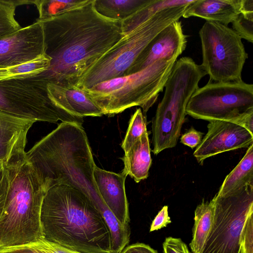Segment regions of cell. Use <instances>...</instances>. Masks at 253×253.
<instances>
[{
  "label": "cell",
  "mask_w": 253,
  "mask_h": 253,
  "mask_svg": "<svg viewBox=\"0 0 253 253\" xmlns=\"http://www.w3.org/2000/svg\"><path fill=\"white\" fill-rule=\"evenodd\" d=\"M91 3L39 21L42 25L48 69L31 79L46 88L51 83L76 86L88 69L123 37L122 21L104 17Z\"/></svg>",
  "instance_id": "cell-1"
},
{
  "label": "cell",
  "mask_w": 253,
  "mask_h": 253,
  "mask_svg": "<svg viewBox=\"0 0 253 253\" xmlns=\"http://www.w3.org/2000/svg\"><path fill=\"white\" fill-rule=\"evenodd\" d=\"M45 184L44 239L80 253H113L110 230L90 200L72 185L56 180Z\"/></svg>",
  "instance_id": "cell-2"
},
{
  "label": "cell",
  "mask_w": 253,
  "mask_h": 253,
  "mask_svg": "<svg viewBox=\"0 0 253 253\" xmlns=\"http://www.w3.org/2000/svg\"><path fill=\"white\" fill-rule=\"evenodd\" d=\"M6 168L8 186L0 220V247L43 239L41 212L45 191L42 179L27 158Z\"/></svg>",
  "instance_id": "cell-3"
},
{
  "label": "cell",
  "mask_w": 253,
  "mask_h": 253,
  "mask_svg": "<svg viewBox=\"0 0 253 253\" xmlns=\"http://www.w3.org/2000/svg\"><path fill=\"white\" fill-rule=\"evenodd\" d=\"M176 59L159 60L144 69L106 81L83 89L102 110L112 116L133 106L144 113L156 102Z\"/></svg>",
  "instance_id": "cell-4"
},
{
  "label": "cell",
  "mask_w": 253,
  "mask_h": 253,
  "mask_svg": "<svg viewBox=\"0 0 253 253\" xmlns=\"http://www.w3.org/2000/svg\"><path fill=\"white\" fill-rule=\"evenodd\" d=\"M206 73L190 57L176 61L166 83L163 97L152 120V152L175 147L185 120L186 108Z\"/></svg>",
  "instance_id": "cell-5"
},
{
  "label": "cell",
  "mask_w": 253,
  "mask_h": 253,
  "mask_svg": "<svg viewBox=\"0 0 253 253\" xmlns=\"http://www.w3.org/2000/svg\"><path fill=\"white\" fill-rule=\"evenodd\" d=\"M188 5L157 12L124 35L86 72L76 87L87 89L103 82L124 76L150 42L182 17Z\"/></svg>",
  "instance_id": "cell-6"
},
{
  "label": "cell",
  "mask_w": 253,
  "mask_h": 253,
  "mask_svg": "<svg viewBox=\"0 0 253 253\" xmlns=\"http://www.w3.org/2000/svg\"><path fill=\"white\" fill-rule=\"evenodd\" d=\"M186 113L196 119L234 123L253 133V84L209 82L192 95Z\"/></svg>",
  "instance_id": "cell-7"
},
{
  "label": "cell",
  "mask_w": 253,
  "mask_h": 253,
  "mask_svg": "<svg viewBox=\"0 0 253 253\" xmlns=\"http://www.w3.org/2000/svg\"><path fill=\"white\" fill-rule=\"evenodd\" d=\"M202 51L201 67L209 82H237L248 53L242 39L233 30L219 23L206 21L199 32Z\"/></svg>",
  "instance_id": "cell-8"
},
{
  "label": "cell",
  "mask_w": 253,
  "mask_h": 253,
  "mask_svg": "<svg viewBox=\"0 0 253 253\" xmlns=\"http://www.w3.org/2000/svg\"><path fill=\"white\" fill-rule=\"evenodd\" d=\"M211 230L201 253H239L242 231L253 212V183L213 197Z\"/></svg>",
  "instance_id": "cell-9"
},
{
  "label": "cell",
  "mask_w": 253,
  "mask_h": 253,
  "mask_svg": "<svg viewBox=\"0 0 253 253\" xmlns=\"http://www.w3.org/2000/svg\"><path fill=\"white\" fill-rule=\"evenodd\" d=\"M0 110L19 118L37 122L76 124L83 118L67 115L56 108L46 89L32 79L0 81Z\"/></svg>",
  "instance_id": "cell-10"
},
{
  "label": "cell",
  "mask_w": 253,
  "mask_h": 253,
  "mask_svg": "<svg viewBox=\"0 0 253 253\" xmlns=\"http://www.w3.org/2000/svg\"><path fill=\"white\" fill-rule=\"evenodd\" d=\"M44 53V33L40 22L0 38V68L24 63Z\"/></svg>",
  "instance_id": "cell-11"
},
{
  "label": "cell",
  "mask_w": 253,
  "mask_h": 253,
  "mask_svg": "<svg viewBox=\"0 0 253 253\" xmlns=\"http://www.w3.org/2000/svg\"><path fill=\"white\" fill-rule=\"evenodd\" d=\"M208 132L194 152L202 164L208 158L219 153L249 147L253 142V134L243 126L231 122L211 121Z\"/></svg>",
  "instance_id": "cell-12"
},
{
  "label": "cell",
  "mask_w": 253,
  "mask_h": 253,
  "mask_svg": "<svg viewBox=\"0 0 253 253\" xmlns=\"http://www.w3.org/2000/svg\"><path fill=\"white\" fill-rule=\"evenodd\" d=\"M187 42L181 22H172L150 42L125 76L139 72L159 60L177 59L185 49Z\"/></svg>",
  "instance_id": "cell-13"
},
{
  "label": "cell",
  "mask_w": 253,
  "mask_h": 253,
  "mask_svg": "<svg viewBox=\"0 0 253 253\" xmlns=\"http://www.w3.org/2000/svg\"><path fill=\"white\" fill-rule=\"evenodd\" d=\"M35 123L0 110V160L5 167L26 159L27 136Z\"/></svg>",
  "instance_id": "cell-14"
},
{
  "label": "cell",
  "mask_w": 253,
  "mask_h": 253,
  "mask_svg": "<svg viewBox=\"0 0 253 253\" xmlns=\"http://www.w3.org/2000/svg\"><path fill=\"white\" fill-rule=\"evenodd\" d=\"M93 178L105 204L124 226H129L128 204L126 194L125 180L122 172L116 173L98 168L93 169Z\"/></svg>",
  "instance_id": "cell-15"
},
{
  "label": "cell",
  "mask_w": 253,
  "mask_h": 253,
  "mask_svg": "<svg viewBox=\"0 0 253 253\" xmlns=\"http://www.w3.org/2000/svg\"><path fill=\"white\" fill-rule=\"evenodd\" d=\"M48 98L60 111L79 118L101 117L102 110L85 91L78 87H63L48 83L45 85Z\"/></svg>",
  "instance_id": "cell-16"
},
{
  "label": "cell",
  "mask_w": 253,
  "mask_h": 253,
  "mask_svg": "<svg viewBox=\"0 0 253 253\" xmlns=\"http://www.w3.org/2000/svg\"><path fill=\"white\" fill-rule=\"evenodd\" d=\"M240 2L241 0H194L182 17H197L228 26L240 13Z\"/></svg>",
  "instance_id": "cell-17"
},
{
  "label": "cell",
  "mask_w": 253,
  "mask_h": 253,
  "mask_svg": "<svg viewBox=\"0 0 253 253\" xmlns=\"http://www.w3.org/2000/svg\"><path fill=\"white\" fill-rule=\"evenodd\" d=\"M150 150L148 133L146 131L122 158L124 164L122 172L126 176L129 175L137 183L146 179L152 164Z\"/></svg>",
  "instance_id": "cell-18"
},
{
  "label": "cell",
  "mask_w": 253,
  "mask_h": 253,
  "mask_svg": "<svg viewBox=\"0 0 253 253\" xmlns=\"http://www.w3.org/2000/svg\"><path fill=\"white\" fill-rule=\"evenodd\" d=\"M213 198L210 202L203 201L195 210L192 239L190 247L193 253H201L211 230L214 216Z\"/></svg>",
  "instance_id": "cell-19"
},
{
  "label": "cell",
  "mask_w": 253,
  "mask_h": 253,
  "mask_svg": "<svg viewBox=\"0 0 253 253\" xmlns=\"http://www.w3.org/2000/svg\"><path fill=\"white\" fill-rule=\"evenodd\" d=\"M253 183V144L248 147L238 164L226 176L216 194L223 196Z\"/></svg>",
  "instance_id": "cell-20"
},
{
  "label": "cell",
  "mask_w": 253,
  "mask_h": 253,
  "mask_svg": "<svg viewBox=\"0 0 253 253\" xmlns=\"http://www.w3.org/2000/svg\"><path fill=\"white\" fill-rule=\"evenodd\" d=\"M153 0H94L95 10L102 16L122 21Z\"/></svg>",
  "instance_id": "cell-21"
},
{
  "label": "cell",
  "mask_w": 253,
  "mask_h": 253,
  "mask_svg": "<svg viewBox=\"0 0 253 253\" xmlns=\"http://www.w3.org/2000/svg\"><path fill=\"white\" fill-rule=\"evenodd\" d=\"M193 0H153L135 13L122 21L123 36L145 22L156 13L170 7L187 5Z\"/></svg>",
  "instance_id": "cell-22"
},
{
  "label": "cell",
  "mask_w": 253,
  "mask_h": 253,
  "mask_svg": "<svg viewBox=\"0 0 253 253\" xmlns=\"http://www.w3.org/2000/svg\"><path fill=\"white\" fill-rule=\"evenodd\" d=\"M51 58L45 53L37 58L19 65L0 68V81L34 78L46 71Z\"/></svg>",
  "instance_id": "cell-23"
},
{
  "label": "cell",
  "mask_w": 253,
  "mask_h": 253,
  "mask_svg": "<svg viewBox=\"0 0 253 253\" xmlns=\"http://www.w3.org/2000/svg\"><path fill=\"white\" fill-rule=\"evenodd\" d=\"M93 0H34L39 12L36 21L49 19L86 5Z\"/></svg>",
  "instance_id": "cell-24"
},
{
  "label": "cell",
  "mask_w": 253,
  "mask_h": 253,
  "mask_svg": "<svg viewBox=\"0 0 253 253\" xmlns=\"http://www.w3.org/2000/svg\"><path fill=\"white\" fill-rule=\"evenodd\" d=\"M33 0H0V38L22 28L15 18L16 7L20 5L33 4Z\"/></svg>",
  "instance_id": "cell-25"
},
{
  "label": "cell",
  "mask_w": 253,
  "mask_h": 253,
  "mask_svg": "<svg viewBox=\"0 0 253 253\" xmlns=\"http://www.w3.org/2000/svg\"><path fill=\"white\" fill-rule=\"evenodd\" d=\"M0 253H80L42 239L29 243L0 247Z\"/></svg>",
  "instance_id": "cell-26"
},
{
  "label": "cell",
  "mask_w": 253,
  "mask_h": 253,
  "mask_svg": "<svg viewBox=\"0 0 253 253\" xmlns=\"http://www.w3.org/2000/svg\"><path fill=\"white\" fill-rule=\"evenodd\" d=\"M147 122L140 108L137 109L131 116L126 136L121 147L126 153L143 133L147 130Z\"/></svg>",
  "instance_id": "cell-27"
},
{
  "label": "cell",
  "mask_w": 253,
  "mask_h": 253,
  "mask_svg": "<svg viewBox=\"0 0 253 253\" xmlns=\"http://www.w3.org/2000/svg\"><path fill=\"white\" fill-rule=\"evenodd\" d=\"M231 23L232 29L241 39L253 42V14L240 13Z\"/></svg>",
  "instance_id": "cell-28"
},
{
  "label": "cell",
  "mask_w": 253,
  "mask_h": 253,
  "mask_svg": "<svg viewBox=\"0 0 253 253\" xmlns=\"http://www.w3.org/2000/svg\"><path fill=\"white\" fill-rule=\"evenodd\" d=\"M251 213L244 224L240 239L239 253H253V217Z\"/></svg>",
  "instance_id": "cell-29"
},
{
  "label": "cell",
  "mask_w": 253,
  "mask_h": 253,
  "mask_svg": "<svg viewBox=\"0 0 253 253\" xmlns=\"http://www.w3.org/2000/svg\"><path fill=\"white\" fill-rule=\"evenodd\" d=\"M163 247V253H190L187 245L180 238H166Z\"/></svg>",
  "instance_id": "cell-30"
},
{
  "label": "cell",
  "mask_w": 253,
  "mask_h": 253,
  "mask_svg": "<svg viewBox=\"0 0 253 253\" xmlns=\"http://www.w3.org/2000/svg\"><path fill=\"white\" fill-rule=\"evenodd\" d=\"M8 186V180L6 168L0 160V220L4 211Z\"/></svg>",
  "instance_id": "cell-31"
},
{
  "label": "cell",
  "mask_w": 253,
  "mask_h": 253,
  "mask_svg": "<svg viewBox=\"0 0 253 253\" xmlns=\"http://www.w3.org/2000/svg\"><path fill=\"white\" fill-rule=\"evenodd\" d=\"M203 134L202 132L191 127L182 135L180 143L193 149L201 143Z\"/></svg>",
  "instance_id": "cell-32"
},
{
  "label": "cell",
  "mask_w": 253,
  "mask_h": 253,
  "mask_svg": "<svg viewBox=\"0 0 253 253\" xmlns=\"http://www.w3.org/2000/svg\"><path fill=\"white\" fill-rule=\"evenodd\" d=\"M170 222V218L168 215V207L165 206L153 219L150 226V232L166 227Z\"/></svg>",
  "instance_id": "cell-33"
},
{
  "label": "cell",
  "mask_w": 253,
  "mask_h": 253,
  "mask_svg": "<svg viewBox=\"0 0 253 253\" xmlns=\"http://www.w3.org/2000/svg\"><path fill=\"white\" fill-rule=\"evenodd\" d=\"M121 253H158L156 250L143 243H136L127 246Z\"/></svg>",
  "instance_id": "cell-34"
},
{
  "label": "cell",
  "mask_w": 253,
  "mask_h": 253,
  "mask_svg": "<svg viewBox=\"0 0 253 253\" xmlns=\"http://www.w3.org/2000/svg\"><path fill=\"white\" fill-rule=\"evenodd\" d=\"M240 13L253 14V0H241Z\"/></svg>",
  "instance_id": "cell-35"
},
{
  "label": "cell",
  "mask_w": 253,
  "mask_h": 253,
  "mask_svg": "<svg viewBox=\"0 0 253 253\" xmlns=\"http://www.w3.org/2000/svg\"></svg>",
  "instance_id": "cell-36"
}]
</instances>
